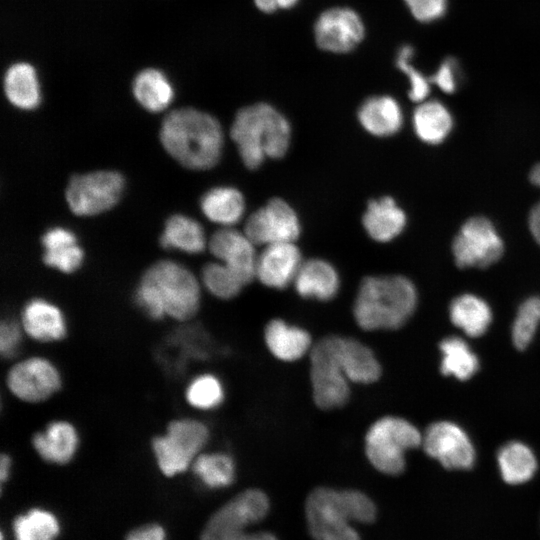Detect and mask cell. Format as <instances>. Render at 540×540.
Returning a JSON list of instances; mask_svg holds the SVG:
<instances>
[{"label": "cell", "instance_id": "6da1fadb", "mask_svg": "<svg viewBox=\"0 0 540 540\" xmlns=\"http://www.w3.org/2000/svg\"><path fill=\"white\" fill-rule=\"evenodd\" d=\"M160 140L176 161L193 170L215 166L220 160L224 143L218 120L190 107L173 110L164 117Z\"/></svg>", "mask_w": 540, "mask_h": 540}, {"label": "cell", "instance_id": "7a4b0ae2", "mask_svg": "<svg viewBox=\"0 0 540 540\" xmlns=\"http://www.w3.org/2000/svg\"><path fill=\"white\" fill-rule=\"evenodd\" d=\"M418 294L413 282L402 275L365 277L357 290L352 315L365 332L393 331L414 314Z\"/></svg>", "mask_w": 540, "mask_h": 540}, {"label": "cell", "instance_id": "3957f363", "mask_svg": "<svg viewBox=\"0 0 540 540\" xmlns=\"http://www.w3.org/2000/svg\"><path fill=\"white\" fill-rule=\"evenodd\" d=\"M305 514L315 540H361L352 522L374 521L376 507L361 491L317 487L306 499Z\"/></svg>", "mask_w": 540, "mask_h": 540}, {"label": "cell", "instance_id": "277c9868", "mask_svg": "<svg viewBox=\"0 0 540 540\" xmlns=\"http://www.w3.org/2000/svg\"><path fill=\"white\" fill-rule=\"evenodd\" d=\"M230 136L244 165L249 169H257L267 158L277 159L286 154L291 127L274 107L258 103L238 111Z\"/></svg>", "mask_w": 540, "mask_h": 540}, {"label": "cell", "instance_id": "5b68a950", "mask_svg": "<svg viewBox=\"0 0 540 540\" xmlns=\"http://www.w3.org/2000/svg\"><path fill=\"white\" fill-rule=\"evenodd\" d=\"M423 434L409 420L395 415L377 418L364 435V453L380 473L400 475L406 468V455L422 445Z\"/></svg>", "mask_w": 540, "mask_h": 540}, {"label": "cell", "instance_id": "8992f818", "mask_svg": "<svg viewBox=\"0 0 540 540\" xmlns=\"http://www.w3.org/2000/svg\"><path fill=\"white\" fill-rule=\"evenodd\" d=\"M269 510L266 494L247 489L218 509L208 520L201 540H277L268 532H248L249 526L262 520Z\"/></svg>", "mask_w": 540, "mask_h": 540}, {"label": "cell", "instance_id": "52a82bcc", "mask_svg": "<svg viewBox=\"0 0 540 540\" xmlns=\"http://www.w3.org/2000/svg\"><path fill=\"white\" fill-rule=\"evenodd\" d=\"M141 280L156 291L166 316L178 320H191L201 303L200 285L194 274L181 264L160 260L152 264Z\"/></svg>", "mask_w": 540, "mask_h": 540}, {"label": "cell", "instance_id": "ba28073f", "mask_svg": "<svg viewBox=\"0 0 540 540\" xmlns=\"http://www.w3.org/2000/svg\"><path fill=\"white\" fill-rule=\"evenodd\" d=\"M210 439L209 427L193 418H178L168 423L163 434L151 441L160 471L167 477L185 472Z\"/></svg>", "mask_w": 540, "mask_h": 540}, {"label": "cell", "instance_id": "9c48e42d", "mask_svg": "<svg viewBox=\"0 0 540 540\" xmlns=\"http://www.w3.org/2000/svg\"><path fill=\"white\" fill-rule=\"evenodd\" d=\"M308 359L316 407L324 411L343 408L351 398V382L334 355L328 335L314 343Z\"/></svg>", "mask_w": 540, "mask_h": 540}, {"label": "cell", "instance_id": "30bf717a", "mask_svg": "<svg viewBox=\"0 0 540 540\" xmlns=\"http://www.w3.org/2000/svg\"><path fill=\"white\" fill-rule=\"evenodd\" d=\"M125 187L122 174L102 170L70 178L65 197L70 210L79 216H92L112 208Z\"/></svg>", "mask_w": 540, "mask_h": 540}, {"label": "cell", "instance_id": "8fae6325", "mask_svg": "<svg viewBox=\"0 0 540 540\" xmlns=\"http://www.w3.org/2000/svg\"><path fill=\"white\" fill-rule=\"evenodd\" d=\"M504 245L494 225L485 217L468 219L453 240L452 252L461 268H485L498 261Z\"/></svg>", "mask_w": 540, "mask_h": 540}, {"label": "cell", "instance_id": "7c38bea8", "mask_svg": "<svg viewBox=\"0 0 540 540\" xmlns=\"http://www.w3.org/2000/svg\"><path fill=\"white\" fill-rule=\"evenodd\" d=\"M6 384L19 400L40 403L55 395L62 387V376L49 359L33 356L15 363L8 371Z\"/></svg>", "mask_w": 540, "mask_h": 540}, {"label": "cell", "instance_id": "4fadbf2b", "mask_svg": "<svg viewBox=\"0 0 540 540\" xmlns=\"http://www.w3.org/2000/svg\"><path fill=\"white\" fill-rule=\"evenodd\" d=\"M425 453L449 470H468L476 461V451L466 431L450 421L432 423L424 432Z\"/></svg>", "mask_w": 540, "mask_h": 540}, {"label": "cell", "instance_id": "5bb4252c", "mask_svg": "<svg viewBox=\"0 0 540 540\" xmlns=\"http://www.w3.org/2000/svg\"><path fill=\"white\" fill-rule=\"evenodd\" d=\"M244 233L255 245L294 242L300 234V222L287 202L274 198L248 217Z\"/></svg>", "mask_w": 540, "mask_h": 540}, {"label": "cell", "instance_id": "9a60e30c", "mask_svg": "<svg viewBox=\"0 0 540 540\" xmlns=\"http://www.w3.org/2000/svg\"><path fill=\"white\" fill-rule=\"evenodd\" d=\"M315 39L326 51L345 53L363 39L364 26L360 17L348 8H333L322 13L315 23Z\"/></svg>", "mask_w": 540, "mask_h": 540}, {"label": "cell", "instance_id": "2e32d148", "mask_svg": "<svg viewBox=\"0 0 540 540\" xmlns=\"http://www.w3.org/2000/svg\"><path fill=\"white\" fill-rule=\"evenodd\" d=\"M332 350L351 384L370 385L382 376V366L375 352L357 338L328 335Z\"/></svg>", "mask_w": 540, "mask_h": 540}, {"label": "cell", "instance_id": "e0dca14e", "mask_svg": "<svg viewBox=\"0 0 540 540\" xmlns=\"http://www.w3.org/2000/svg\"><path fill=\"white\" fill-rule=\"evenodd\" d=\"M255 244L243 232L230 227L216 231L209 240L212 254L229 267L245 284L256 278Z\"/></svg>", "mask_w": 540, "mask_h": 540}, {"label": "cell", "instance_id": "ac0fdd59", "mask_svg": "<svg viewBox=\"0 0 540 540\" xmlns=\"http://www.w3.org/2000/svg\"><path fill=\"white\" fill-rule=\"evenodd\" d=\"M302 263L294 242L267 245L257 258L256 279L268 288L284 289L293 284Z\"/></svg>", "mask_w": 540, "mask_h": 540}, {"label": "cell", "instance_id": "d6986e66", "mask_svg": "<svg viewBox=\"0 0 540 540\" xmlns=\"http://www.w3.org/2000/svg\"><path fill=\"white\" fill-rule=\"evenodd\" d=\"M263 340L269 353L285 363L308 356L315 343L307 329L282 318H272L265 324Z\"/></svg>", "mask_w": 540, "mask_h": 540}, {"label": "cell", "instance_id": "ffe728a7", "mask_svg": "<svg viewBox=\"0 0 540 540\" xmlns=\"http://www.w3.org/2000/svg\"><path fill=\"white\" fill-rule=\"evenodd\" d=\"M20 324L27 336L42 343L61 341L68 332L63 311L53 302L40 297L24 304Z\"/></svg>", "mask_w": 540, "mask_h": 540}, {"label": "cell", "instance_id": "44dd1931", "mask_svg": "<svg viewBox=\"0 0 540 540\" xmlns=\"http://www.w3.org/2000/svg\"><path fill=\"white\" fill-rule=\"evenodd\" d=\"M32 447L44 461L63 465L75 456L80 437L76 427L66 420H53L43 429L35 432Z\"/></svg>", "mask_w": 540, "mask_h": 540}, {"label": "cell", "instance_id": "7402d4cb", "mask_svg": "<svg viewBox=\"0 0 540 540\" xmlns=\"http://www.w3.org/2000/svg\"><path fill=\"white\" fill-rule=\"evenodd\" d=\"M293 285L300 297L327 302L337 296L340 277L331 263L315 258L302 263Z\"/></svg>", "mask_w": 540, "mask_h": 540}, {"label": "cell", "instance_id": "603a6c76", "mask_svg": "<svg viewBox=\"0 0 540 540\" xmlns=\"http://www.w3.org/2000/svg\"><path fill=\"white\" fill-rule=\"evenodd\" d=\"M41 243L44 248L42 260L48 267L63 273H73L81 266L84 254L70 230L63 227L50 228L42 236Z\"/></svg>", "mask_w": 540, "mask_h": 540}, {"label": "cell", "instance_id": "cb8c5ba5", "mask_svg": "<svg viewBox=\"0 0 540 540\" xmlns=\"http://www.w3.org/2000/svg\"><path fill=\"white\" fill-rule=\"evenodd\" d=\"M362 221L373 240L387 242L403 231L406 215L393 198L382 197L369 202Z\"/></svg>", "mask_w": 540, "mask_h": 540}, {"label": "cell", "instance_id": "d4e9b609", "mask_svg": "<svg viewBox=\"0 0 540 540\" xmlns=\"http://www.w3.org/2000/svg\"><path fill=\"white\" fill-rule=\"evenodd\" d=\"M358 118L366 131L379 137L397 133L403 123L399 104L389 96H375L365 100L359 108Z\"/></svg>", "mask_w": 540, "mask_h": 540}, {"label": "cell", "instance_id": "484cf974", "mask_svg": "<svg viewBox=\"0 0 540 540\" xmlns=\"http://www.w3.org/2000/svg\"><path fill=\"white\" fill-rule=\"evenodd\" d=\"M451 322L470 337L482 336L492 322L488 303L474 294H462L449 306Z\"/></svg>", "mask_w": 540, "mask_h": 540}, {"label": "cell", "instance_id": "4316f807", "mask_svg": "<svg viewBox=\"0 0 540 540\" xmlns=\"http://www.w3.org/2000/svg\"><path fill=\"white\" fill-rule=\"evenodd\" d=\"M497 463L502 479L511 485L529 481L538 465L533 450L520 441L504 444L497 453Z\"/></svg>", "mask_w": 540, "mask_h": 540}, {"label": "cell", "instance_id": "83f0119b", "mask_svg": "<svg viewBox=\"0 0 540 540\" xmlns=\"http://www.w3.org/2000/svg\"><path fill=\"white\" fill-rule=\"evenodd\" d=\"M201 210L212 222L231 226L240 221L245 211L242 193L228 186L214 187L201 198Z\"/></svg>", "mask_w": 540, "mask_h": 540}, {"label": "cell", "instance_id": "f1b7e54d", "mask_svg": "<svg viewBox=\"0 0 540 540\" xmlns=\"http://www.w3.org/2000/svg\"><path fill=\"white\" fill-rule=\"evenodd\" d=\"M160 245L165 249H178L190 254L200 253L206 246L204 230L196 220L188 216L172 215L165 222Z\"/></svg>", "mask_w": 540, "mask_h": 540}, {"label": "cell", "instance_id": "f546056e", "mask_svg": "<svg viewBox=\"0 0 540 540\" xmlns=\"http://www.w3.org/2000/svg\"><path fill=\"white\" fill-rule=\"evenodd\" d=\"M416 135L425 143H441L453 126L451 113L441 102L432 100L421 102L412 117Z\"/></svg>", "mask_w": 540, "mask_h": 540}, {"label": "cell", "instance_id": "4dcf8cb0", "mask_svg": "<svg viewBox=\"0 0 540 540\" xmlns=\"http://www.w3.org/2000/svg\"><path fill=\"white\" fill-rule=\"evenodd\" d=\"M8 100L20 109L31 110L40 102V89L34 68L27 63L12 65L4 78Z\"/></svg>", "mask_w": 540, "mask_h": 540}, {"label": "cell", "instance_id": "1f68e13d", "mask_svg": "<svg viewBox=\"0 0 540 540\" xmlns=\"http://www.w3.org/2000/svg\"><path fill=\"white\" fill-rule=\"evenodd\" d=\"M439 349L442 374L465 381L479 370V359L464 339L457 336L447 337L441 341Z\"/></svg>", "mask_w": 540, "mask_h": 540}, {"label": "cell", "instance_id": "d6a6232c", "mask_svg": "<svg viewBox=\"0 0 540 540\" xmlns=\"http://www.w3.org/2000/svg\"><path fill=\"white\" fill-rule=\"evenodd\" d=\"M136 100L150 112L164 110L172 101L173 88L165 75L155 69L141 71L133 81Z\"/></svg>", "mask_w": 540, "mask_h": 540}, {"label": "cell", "instance_id": "836d02e7", "mask_svg": "<svg viewBox=\"0 0 540 540\" xmlns=\"http://www.w3.org/2000/svg\"><path fill=\"white\" fill-rule=\"evenodd\" d=\"M191 467L198 480L208 488L228 487L235 479L234 458L223 451L201 452Z\"/></svg>", "mask_w": 540, "mask_h": 540}, {"label": "cell", "instance_id": "e575fe53", "mask_svg": "<svg viewBox=\"0 0 540 540\" xmlns=\"http://www.w3.org/2000/svg\"><path fill=\"white\" fill-rule=\"evenodd\" d=\"M226 390L223 381L213 373L194 376L185 388V400L194 409L211 411L225 401Z\"/></svg>", "mask_w": 540, "mask_h": 540}, {"label": "cell", "instance_id": "d590c367", "mask_svg": "<svg viewBox=\"0 0 540 540\" xmlns=\"http://www.w3.org/2000/svg\"><path fill=\"white\" fill-rule=\"evenodd\" d=\"M13 530L16 540H54L59 532V525L53 514L32 509L15 519Z\"/></svg>", "mask_w": 540, "mask_h": 540}, {"label": "cell", "instance_id": "8d00e7d4", "mask_svg": "<svg viewBox=\"0 0 540 540\" xmlns=\"http://www.w3.org/2000/svg\"><path fill=\"white\" fill-rule=\"evenodd\" d=\"M204 287L214 297L230 300L238 296L246 286L240 278L222 262L207 263L201 273Z\"/></svg>", "mask_w": 540, "mask_h": 540}, {"label": "cell", "instance_id": "74e56055", "mask_svg": "<svg viewBox=\"0 0 540 540\" xmlns=\"http://www.w3.org/2000/svg\"><path fill=\"white\" fill-rule=\"evenodd\" d=\"M540 325V296L523 301L512 324L511 337L514 346L523 350L533 341Z\"/></svg>", "mask_w": 540, "mask_h": 540}, {"label": "cell", "instance_id": "f35d334b", "mask_svg": "<svg viewBox=\"0 0 540 540\" xmlns=\"http://www.w3.org/2000/svg\"><path fill=\"white\" fill-rule=\"evenodd\" d=\"M413 48L409 45L401 47L397 54L396 64L408 77L410 82L409 97L414 102H423L430 92V80L411 64Z\"/></svg>", "mask_w": 540, "mask_h": 540}, {"label": "cell", "instance_id": "ab89813d", "mask_svg": "<svg viewBox=\"0 0 540 540\" xmlns=\"http://www.w3.org/2000/svg\"><path fill=\"white\" fill-rule=\"evenodd\" d=\"M24 330L20 323L12 319L2 320L0 325V353L5 359L17 355L23 340Z\"/></svg>", "mask_w": 540, "mask_h": 540}, {"label": "cell", "instance_id": "60d3db41", "mask_svg": "<svg viewBox=\"0 0 540 540\" xmlns=\"http://www.w3.org/2000/svg\"><path fill=\"white\" fill-rule=\"evenodd\" d=\"M411 14L420 22L428 23L441 18L447 9V0H404Z\"/></svg>", "mask_w": 540, "mask_h": 540}, {"label": "cell", "instance_id": "b9f144b4", "mask_svg": "<svg viewBox=\"0 0 540 540\" xmlns=\"http://www.w3.org/2000/svg\"><path fill=\"white\" fill-rule=\"evenodd\" d=\"M429 80L445 93L455 92L459 81L457 62L453 58L445 59Z\"/></svg>", "mask_w": 540, "mask_h": 540}, {"label": "cell", "instance_id": "7bdbcfd3", "mask_svg": "<svg viewBox=\"0 0 540 540\" xmlns=\"http://www.w3.org/2000/svg\"><path fill=\"white\" fill-rule=\"evenodd\" d=\"M126 540H165V534L159 525L151 524L131 531Z\"/></svg>", "mask_w": 540, "mask_h": 540}, {"label": "cell", "instance_id": "ee69618b", "mask_svg": "<svg viewBox=\"0 0 540 540\" xmlns=\"http://www.w3.org/2000/svg\"><path fill=\"white\" fill-rule=\"evenodd\" d=\"M256 6L263 12L271 13L277 9L293 7L298 0H254Z\"/></svg>", "mask_w": 540, "mask_h": 540}, {"label": "cell", "instance_id": "f6af8a7d", "mask_svg": "<svg viewBox=\"0 0 540 540\" xmlns=\"http://www.w3.org/2000/svg\"><path fill=\"white\" fill-rule=\"evenodd\" d=\"M528 223L533 238L540 245V202L530 211Z\"/></svg>", "mask_w": 540, "mask_h": 540}, {"label": "cell", "instance_id": "bcb514c9", "mask_svg": "<svg viewBox=\"0 0 540 540\" xmlns=\"http://www.w3.org/2000/svg\"><path fill=\"white\" fill-rule=\"evenodd\" d=\"M12 460L9 454L3 453L0 457V480L3 484L10 475Z\"/></svg>", "mask_w": 540, "mask_h": 540}, {"label": "cell", "instance_id": "7dc6e473", "mask_svg": "<svg viewBox=\"0 0 540 540\" xmlns=\"http://www.w3.org/2000/svg\"><path fill=\"white\" fill-rule=\"evenodd\" d=\"M530 181L537 187H540V163L535 165L530 172Z\"/></svg>", "mask_w": 540, "mask_h": 540}]
</instances>
